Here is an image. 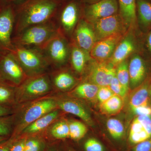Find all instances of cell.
<instances>
[{"mask_svg": "<svg viewBox=\"0 0 151 151\" xmlns=\"http://www.w3.org/2000/svg\"><path fill=\"white\" fill-rule=\"evenodd\" d=\"M99 87L92 82H84L78 85L73 92L76 96L79 98L92 101L96 99Z\"/></svg>", "mask_w": 151, "mask_h": 151, "instance_id": "cell-24", "label": "cell"}, {"mask_svg": "<svg viewBox=\"0 0 151 151\" xmlns=\"http://www.w3.org/2000/svg\"><path fill=\"white\" fill-rule=\"evenodd\" d=\"M24 78L22 68L11 52L0 56V80L14 86L19 85Z\"/></svg>", "mask_w": 151, "mask_h": 151, "instance_id": "cell-6", "label": "cell"}, {"mask_svg": "<svg viewBox=\"0 0 151 151\" xmlns=\"http://www.w3.org/2000/svg\"><path fill=\"white\" fill-rule=\"evenodd\" d=\"M0 2L3 6H4L12 4L13 0H0Z\"/></svg>", "mask_w": 151, "mask_h": 151, "instance_id": "cell-43", "label": "cell"}, {"mask_svg": "<svg viewBox=\"0 0 151 151\" xmlns=\"http://www.w3.org/2000/svg\"><path fill=\"white\" fill-rule=\"evenodd\" d=\"M137 0H117L120 16L127 29L134 27L137 20Z\"/></svg>", "mask_w": 151, "mask_h": 151, "instance_id": "cell-20", "label": "cell"}, {"mask_svg": "<svg viewBox=\"0 0 151 151\" xmlns=\"http://www.w3.org/2000/svg\"><path fill=\"white\" fill-rule=\"evenodd\" d=\"M151 83V77H148L142 84L133 90L128 101L130 111L139 106L150 105L149 88Z\"/></svg>", "mask_w": 151, "mask_h": 151, "instance_id": "cell-19", "label": "cell"}, {"mask_svg": "<svg viewBox=\"0 0 151 151\" xmlns=\"http://www.w3.org/2000/svg\"><path fill=\"white\" fill-rule=\"evenodd\" d=\"M137 19L145 31L151 29V2L147 0H137Z\"/></svg>", "mask_w": 151, "mask_h": 151, "instance_id": "cell-22", "label": "cell"}, {"mask_svg": "<svg viewBox=\"0 0 151 151\" xmlns=\"http://www.w3.org/2000/svg\"><path fill=\"white\" fill-rule=\"evenodd\" d=\"M79 7L78 3L71 0L66 3L62 2L56 16L59 17L63 27L66 31H70L75 27L78 21Z\"/></svg>", "mask_w": 151, "mask_h": 151, "instance_id": "cell-14", "label": "cell"}, {"mask_svg": "<svg viewBox=\"0 0 151 151\" xmlns=\"http://www.w3.org/2000/svg\"><path fill=\"white\" fill-rule=\"evenodd\" d=\"M114 94H115L109 86H100L96 99L100 104L108 100Z\"/></svg>", "mask_w": 151, "mask_h": 151, "instance_id": "cell-35", "label": "cell"}, {"mask_svg": "<svg viewBox=\"0 0 151 151\" xmlns=\"http://www.w3.org/2000/svg\"><path fill=\"white\" fill-rule=\"evenodd\" d=\"M75 38L78 47L88 53L97 42L94 30L84 21L81 20L77 26Z\"/></svg>", "mask_w": 151, "mask_h": 151, "instance_id": "cell-16", "label": "cell"}, {"mask_svg": "<svg viewBox=\"0 0 151 151\" xmlns=\"http://www.w3.org/2000/svg\"><path fill=\"white\" fill-rule=\"evenodd\" d=\"M48 151H55L53 149H50V150H49Z\"/></svg>", "mask_w": 151, "mask_h": 151, "instance_id": "cell-50", "label": "cell"}, {"mask_svg": "<svg viewBox=\"0 0 151 151\" xmlns=\"http://www.w3.org/2000/svg\"><path fill=\"white\" fill-rule=\"evenodd\" d=\"M12 115L0 117V136L8 137L13 132L15 117Z\"/></svg>", "mask_w": 151, "mask_h": 151, "instance_id": "cell-32", "label": "cell"}, {"mask_svg": "<svg viewBox=\"0 0 151 151\" xmlns=\"http://www.w3.org/2000/svg\"><path fill=\"white\" fill-rule=\"evenodd\" d=\"M69 138L74 140H79L82 139L87 132L86 125L82 122L72 121L68 122Z\"/></svg>", "mask_w": 151, "mask_h": 151, "instance_id": "cell-29", "label": "cell"}, {"mask_svg": "<svg viewBox=\"0 0 151 151\" xmlns=\"http://www.w3.org/2000/svg\"><path fill=\"white\" fill-rule=\"evenodd\" d=\"M122 37L123 33L117 34L98 41L91 50L90 55L98 61L110 59Z\"/></svg>", "mask_w": 151, "mask_h": 151, "instance_id": "cell-11", "label": "cell"}, {"mask_svg": "<svg viewBox=\"0 0 151 151\" xmlns=\"http://www.w3.org/2000/svg\"><path fill=\"white\" fill-rule=\"evenodd\" d=\"M26 138L15 139L11 145L10 151H24Z\"/></svg>", "mask_w": 151, "mask_h": 151, "instance_id": "cell-38", "label": "cell"}, {"mask_svg": "<svg viewBox=\"0 0 151 151\" xmlns=\"http://www.w3.org/2000/svg\"><path fill=\"white\" fill-rule=\"evenodd\" d=\"M106 126L108 132L114 139H121L124 137L125 132L124 124L119 119L113 118L108 119Z\"/></svg>", "mask_w": 151, "mask_h": 151, "instance_id": "cell-27", "label": "cell"}, {"mask_svg": "<svg viewBox=\"0 0 151 151\" xmlns=\"http://www.w3.org/2000/svg\"><path fill=\"white\" fill-rule=\"evenodd\" d=\"M116 74V67L110 62L96 61L90 68L89 82L99 86H109Z\"/></svg>", "mask_w": 151, "mask_h": 151, "instance_id": "cell-10", "label": "cell"}, {"mask_svg": "<svg viewBox=\"0 0 151 151\" xmlns=\"http://www.w3.org/2000/svg\"><path fill=\"white\" fill-rule=\"evenodd\" d=\"M68 151H76L74 150V149L71 148H69V149L68 150Z\"/></svg>", "mask_w": 151, "mask_h": 151, "instance_id": "cell-47", "label": "cell"}, {"mask_svg": "<svg viewBox=\"0 0 151 151\" xmlns=\"http://www.w3.org/2000/svg\"><path fill=\"white\" fill-rule=\"evenodd\" d=\"M151 139V115L135 116L130 126L129 140L134 146Z\"/></svg>", "mask_w": 151, "mask_h": 151, "instance_id": "cell-9", "label": "cell"}, {"mask_svg": "<svg viewBox=\"0 0 151 151\" xmlns=\"http://www.w3.org/2000/svg\"><path fill=\"white\" fill-rule=\"evenodd\" d=\"M14 138L11 137L4 143L0 145V151H10L11 145Z\"/></svg>", "mask_w": 151, "mask_h": 151, "instance_id": "cell-41", "label": "cell"}, {"mask_svg": "<svg viewBox=\"0 0 151 151\" xmlns=\"http://www.w3.org/2000/svg\"><path fill=\"white\" fill-rule=\"evenodd\" d=\"M14 110L11 106L0 105V117L13 114Z\"/></svg>", "mask_w": 151, "mask_h": 151, "instance_id": "cell-40", "label": "cell"}, {"mask_svg": "<svg viewBox=\"0 0 151 151\" xmlns=\"http://www.w3.org/2000/svg\"><path fill=\"white\" fill-rule=\"evenodd\" d=\"M8 139V137L0 136V145H1L3 143H4L5 142H6Z\"/></svg>", "mask_w": 151, "mask_h": 151, "instance_id": "cell-45", "label": "cell"}, {"mask_svg": "<svg viewBox=\"0 0 151 151\" xmlns=\"http://www.w3.org/2000/svg\"><path fill=\"white\" fill-rule=\"evenodd\" d=\"M149 97H150V102L151 103V83L149 88Z\"/></svg>", "mask_w": 151, "mask_h": 151, "instance_id": "cell-46", "label": "cell"}, {"mask_svg": "<svg viewBox=\"0 0 151 151\" xmlns=\"http://www.w3.org/2000/svg\"><path fill=\"white\" fill-rule=\"evenodd\" d=\"M136 45L134 38L131 36L125 37L119 42L113 55L109 59V62L114 67L126 60L136 49Z\"/></svg>", "mask_w": 151, "mask_h": 151, "instance_id": "cell-18", "label": "cell"}, {"mask_svg": "<svg viewBox=\"0 0 151 151\" xmlns=\"http://www.w3.org/2000/svg\"><path fill=\"white\" fill-rule=\"evenodd\" d=\"M49 81L46 76H38L29 79L16 89V100L23 98H31L46 94L50 90Z\"/></svg>", "mask_w": 151, "mask_h": 151, "instance_id": "cell-8", "label": "cell"}, {"mask_svg": "<svg viewBox=\"0 0 151 151\" xmlns=\"http://www.w3.org/2000/svg\"><path fill=\"white\" fill-rule=\"evenodd\" d=\"M63 1L24 0L15 7L14 30L17 35L27 28L50 22L56 16Z\"/></svg>", "mask_w": 151, "mask_h": 151, "instance_id": "cell-1", "label": "cell"}, {"mask_svg": "<svg viewBox=\"0 0 151 151\" xmlns=\"http://www.w3.org/2000/svg\"><path fill=\"white\" fill-rule=\"evenodd\" d=\"M124 99L114 94L108 100L99 105L100 112L108 116L116 115L121 112L124 106Z\"/></svg>", "mask_w": 151, "mask_h": 151, "instance_id": "cell-23", "label": "cell"}, {"mask_svg": "<svg viewBox=\"0 0 151 151\" xmlns=\"http://www.w3.org/2000/svg\"><path fill=\"white\" fill-rule=\"evenodd\" d=\"M119 7L117 0H100L87 6L84 13L87 18L94 22L116 14Z\"/></svg>", "mask_w": 151, "mask_h": 151, "instance_id": "cell-12", "label": "cell"}, {"mask_svg": "<svg viewBox=\"0 0 151 151\" xmlns=\"http://www.w3.org/2000/svg\"><path fill=\"white\" fill-rule=\"evenodd\" d=\"M133 116L151 115V106L150 105H143L132 109L130 111Z\"/></svg>", "mask_w": 151, "mask_h": 151, "instance_id": "cell-37", "label": "cell"}, {"mask_svg": "<svg viewBox=\"0 0 151 151\" xmlns=\"http://www.w3.org/2000/svg\"><path fill=\"white\" fill-rule=\"evenodd\" d=\"M52 137L58 139H63L69 138L68 122L61 121L55 124L51 129Z\"/></svg>", "mask_w": 151, "mask_h": 151, "instance_id": "cell-31", "label": "cell"}, {"mask_svg": "<svg viewBox=\"0 0 151 151\" xmlns=\"http://www.w3.org/2000/svg\"><path fill=\"white\" fill-rule=\"evenodd\" d=\"M11 53L25 70L31 73H38L43 69L45 60L39 52L26 47L14 45Z\"/></svg>", "mask_w": 151, "mask_h": 151, "instance_id": "cell-5", "label": "cell"}, {"mask_svg": "<svg viewBox=\"0 0 151 151\" xmlns=\"http://www.w3.org/2000/svg\"><path fill=\"white\" fill-rule=\"evenodd\" d=\"M14 86L0 80V105L11 106L15 100Z\"/></svg>", "mask_w": 151, "mask_h": 151, "instance_id": "cell-26", "label": "cell"}, {"mask_svg": "<svg viewBox=\"0 0 151 151\" xmlns=\"http://www.w3.org/2000/svg\"><path fill=\"white\" fill-rule=\"evenodd\" d=\"M58 115L59 112L56 109L49 112L26 127L22 133L29 134L40 132L52 124L58 118Z\"/></svg>", "mask_w": 151, "mask_h": 151, "instance_id": "cell-21", "label": "cell"}, {"mask_svg": "<svg viewBox=\"0 0 151 151\" xmlns=\"http://www.w3.org/2000/svg\"><path fill=\"white\" fill-rule=\"evenodd\" d=\"M15 21V7L12 4L0 10V56L12 52L14 48L12 35Z\"/></svg>", "mask_w": 151, "mask_h": 151, "instance_id": "cell-3", "label": "cell"}, {"mask_svg": "<svg viewBox=\"0 0 151 151\" xmlns=\"http://www.w3.org/2000/svg\"><path fill=\"white\" fill-rule=\"evenodd\" d=\"M57 103L58 106L62 111L79 117L89 126L94 125L89 111L79 102L75 100L67 99Z\"/></svg>", "mask_w": 151, "mask_h": 151, "instance_id": "cell-17", "label": "cell"}, {"mask_svg": "<svg viewBox=\"0 0 151 151\" xmlns=\"http://www.w3.org/2000/svg\"><path fill=\"white\" fill-rule=\"evenodd\" d=\"M57 106L56 101L50 98L33 103L25 111L19 122L15 127L12 137L17 138L19 133L26 127L45 114L55 110Z\"/></svg>", "mask_w": 151, "mask_h": 151, "instance_id": "cell-4", "label": "cell"}, {"mask_svg": "<svg viewBox=\"0 0 151 151\" xmlns=\"http://www.w3.org/2000/svg\"><path fill=\"white\" fill-rule=\"evenodd\" d=\"M93 22L94 33L99 40L117 34L124 33L127 29L120 15L117 14Z\"/></svg>", "mask_w": 151, "mask_h": 151, "instance_id": "cell-7", "label": "cell"}, {"mask_svg": "<svg viewBox=\"0 0 151 151\" xmlns=\"http://www.w3.org/2000/svg\"><path fill=\"white\" fill-rule=\"evenodd\" d=\"M50 22L32 26L24 30L12 38L14 45L43 47L58 34L56 27Z\"/></svg>", "mask_w": 151, "mask_h": 151, "instance_id": "cell-2", "label": "cell"}, {"mask_svg": "<svg viewBox=\"0 0 151 151\" xmlns=\"http://www.w3.org/2000/svg\"><path fill=\"white\" fill-rule=\"evenodd\" d=\"M45 147L44 142L40 138L36 137L26 138L24 151H42Z\"/></svg>", "mask_w": 151, "mask_h": 151, "instance_id": "cell-33", "label": "cell"}, {"mask_svg": "<svg viewBox=\"0 0 151 151\" xmlns=\"http://www.w3.org/2000/svg\"><path fill=\"white\" fill-rule=\"evenodd\" d=\"M61 1H64V0H61Z\"/></svg>", "mask_w": 151, "mask_h": 151, "instance_id": "cell-51", "label": "cell"}, {"mask_svg": "<svg viewBox=\"0 0 151 151\" xmlns=\"http://www.w3.org/2000/svg\"><path fill=\"white\" fill-rule=\"evenodd\" d=\"M3 6L2 5L1 3L0 2V10L2 8V7Z\"/></svg>", "mask_w": 151, "mask_h": 151, "instance_id": "cell-48", "label": "cell"}, {"mask_svg": "<svg viewBox=\"0 0 151 151\" xmlns=\"http://www.w3.org/2000/svg\"><path fill=\"white\" fill-rule=\"evenodd\" d=\"M89 58V53L79 47H74L71 52V59L72 65L76 71L78 73L83 72L86 61Z\"/></svg>", "mask_w": 151, "mask_h": 151, "instance_id": "cell-25", "label": "cell"}, {"mask_svg": "<svg viewBox=\"0 0 151 151\" xmlns=\"http://www.w3.org/2000/svg\"><path fill=\"white\" fill-rule=\"evenodd\" d=\"M109 86L114 94L122 97L124 100L129 92L120 83L116 76L112 79Z\"/></svg>", "mask_w": 151, "mask_h": 151, "instance_id": "cell-34", "label": "cell"}, {"mask_svg": "<svg viewBox=\"0 0 151 151\" xmlns=\"http://www.w3.org/2000/svg\"><path fill=\"white\" fill-rule=\"evenodd\" d=\"M24 1V0H13L12 4L15 6H18Z\"/></svg>", "mask_w": 151, "mask_h": 151, "instance_id": "cell-44", "label": "cell"}, {"mask_svg": "<svg viewBox=\"0 0 151 151\" xmlns=\"http://www.w3.org/2000/svg\"><path fill=\"white\" fill-rule=\"evenodd\" d=\"M55 85L60 90H66L73 86L75 78L67 72H61L55 76L54 79Z\"/></svg>", "mask_w": 151, "mask_h": 151, "instance_id": "cell-30", "label": "cell"}, {"mask_svg": "<svg viewBox=\"0 0 151 151\" xmlns=\"http://www.w3.org/2000/svg\"><path fill=\"white\" fill-rule=\"evenodd\" d=\"M147 44L148 49L151 55V29L150 30L147 35Z\"/></svg>", "mask_w": 151, "mask_h": 151, "instance_id": "cell-42", "label": "cell"}, {"mask_svg": "<svg viewBox=\"0 0 151 151\" xmlns=\"http://www.w3.org/2000/svg\"><path fill=\"white\" fill-rule=\"evenodd\" d=\"M132 151H151V139L135 145Z\"/></svg>", "mask_w": 151, "mask_h": 151, "instance_id": "cell-39", "label": "cell"}, {"mask_svg": "<svg viewBox=\"0 0 151 151\" xmlns=\"http://www.w3.org/2000/svg\"><path fill=\"white\" fill-rule=\"evenodd\" d=\"M52 61L61 64L65 61L68 54L65 42L58 34L43 47Z\"/></svg>", "mask_w": 151, "mask_h": 151, "instance_id": "cell-15", "label": "cell"}, {"mask_svg": "<svg viewBox=\"0 0 151 151\" xmlns=\"http://www.w3.org/2000/svg\"><path fill=\"white\" fill-rule=\"evenodd\" d=\"M130 89L134 90L139 86L147 78V63L139 55H133L129 63Z\"/></svg>", "mask_w": 151, "mask_h": 151, "instance_id": "cell-13", "label": "cell"}, {"mask_svg": "<svg viewBox=\"0 0 151 151\" xmlns=\"http://www.w3.org/2000/svg\"><path fill=\"white\" fill-rule=\"evenodd\" d=\"M117 66V68H116V77L122 86L129 92L130 89L129 63L126 60Z\"/></svg>", "mask_w": 151, "mask_h": 151, "instance_id": "cell-28", "label": "cell"}, {"mask_svg": "<svg viewBox=\"0 0 151 151\" xmlns=\"http://www.w3.org/2000/svg\"><path fill=\"white\" fill-rule=\"evenodd\" d=\"M85 151H104V146L95 138H90L84 143Z\"/></svg>", "mask_w": 151, "mask_h": 151, "instance_id": "cell-36", "label": "cell"}, {"mask_svg": "<svg viewBox=\"0 0 151 151\" xmlns=\"http://www.w3.org/2000/svg\"><path fill=\"white\" fill-rule=\"evenodd\" d=\"M89 1H99L100 0H89Z\"/></svg>", "mask_w": 151, "mask_h": 151, "instance_id": "cell-49", "label": "cell"}]
</instances>
